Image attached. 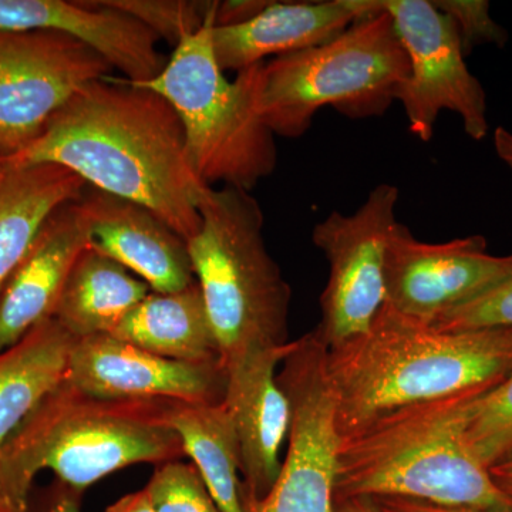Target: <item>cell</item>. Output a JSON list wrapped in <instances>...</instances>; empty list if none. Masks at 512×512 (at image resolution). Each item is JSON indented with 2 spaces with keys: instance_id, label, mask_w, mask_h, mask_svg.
<instances>
[{
  "instance_id": "obj_21",
  "label": "cell",
  "mask_w": 512,
  "mask_h": 512,
  "mask_svg": "<svg viewBox=\"0 0 512 512\" xmlns=\"http://www.w3.org/2000/svg\"><path fill=\"white\" fill-rule=\"evenodd\" d=\"M74 339L55 318L0 352V450L66 379Z\"/></svg>"
},
{
  "instance_id": "obj_10",
  "label": "cell",
  "mask_w": 512,
  "mask_h": 512,
  "mask_svg": "<svg viewBox=\"0 0 512 512\" xmlns=\"http://www.w3.org/2000/svg\"><path fill=\"white\" fill-rule=\"evenodd\" d=\"M392 18L409 59V77L397 92L409 130L423 143L434 136L443 110L457 113L473 140L487 136V99L468 70L456 22L430 0H373Z\"/></svg>"
},
{
  "instance_id": "obj_36",
  "label": "cell",
  "mask_w": 512,
  "mask_h": 512,
  "mask_svg": "<svg viewBox=\"0 0 512 512\" xmlns=\"http://www.w3.org/2000/svg\"><path fill=\"white\" fill-rule=\"evenodd\" d=\"M0 512H5V511H3L2 500H0Z\"/></svg>"
},
{
  "instance_id": "obj_22",
  "label": "cell",
  "mask_w": 512,
  "mask_h": 512,
  "mask_svg": "<svg viewBox=\"0 0 512 512\" xmlns=\"http://www.w3.org/2000/svg\"><path fill=\"white\" fill-rule=\"evenodd\" d=\"M150 291L124 266L89 247L74 262L53 318L74 339L106 335Z\"/></svg>"
},
{
  "instance_id": "obj_28",
  "label": "cell",
  "mask_w": 512,
  "mask_h": 512,
  "mask_svg": "<svg viewBox=\"0 0 512 512\" xmlns=\"http://www.w3.org/2000/svg\"><path fill=\"white\" fill-rule=\"evenodd\" d=\"M433 3L456 22L466 55L483 43L504 46L507 42V32L491 19L490 3L484 0H441Z\"/></svg>"
},
{
  "instance_id": "obj_27",
  "label": "cell",
  "mask_w": 512,
  "mask_h": 512,
  "mask_svg": "<svg viewBox=\"0 0 512 512\" xmlns=\"http://www.w3.org/2000/svg\"><path fill=\"white\" fill-rule=\"evenodd\" d=\"M431 325L448 332L512 328V276L476 298L441 313Z\"/></svg>"
},
{
  "instance_id": "obj_20",
  "label": "cell",
  "mask_w": 512,
  "mask_h": 512,
  "mask_svg": "<svg viewBox=\"0 0 512 512\" xmlns=\"http://www.w3.org/2000/svg\"><path fill=\"white\" fill-rule=\"evenodd\" d=\"M109 335L167 359L221 362L217 336L198 282L183 291L148 293Z\"/></svg>"
},
{
  "instance_id": "obj_2",
  "label": "cell",
  "mask_w": 512,
  "mask_h": 512,
  "mask_svg": "<svg viewBox=\"0 0 512 512\" xmlns=\"http://www.w3.org/2000/svg\"><path fill=\"white\" fill-rule=\"evenodd\" d=\"M339 436L412 404L480 394L512 372V328L448 332L384 302L362 335L328 349Z\"/></svg>"
},
{
  "instance_id": "obj_1",
  "label": "cell",
  "mask_w": 512,
  "mask_h": 512,
  "mask_svg": "<svg viewBox=\"0 0 512 512\" xmlns=\"http://www.w3.org/2000/svg\"><path fill=\"white\" fill-rule=\"evenodd\" d=\"M19 164H57L87 187L136 202L185 241L201 228L208 185L188 163L183 124L160 94L106 77L84 86L42 133L13 154Z\"/></svg>"
},
{
  "instance_id": "obj_4",
  "label": "cell",
  "mask_w": 512,
  "mask_h": 512,
  "mask_svg": "<svg viewBox=\"0 0 512 512\" xmlns=\"http://www.w3.org/2000/svg\"><path fill=\"white\" fill-rule=\"evenodd\" d=\"M474 396L402 407L340 437L335 498L400 497L512 511V500L464 440V406Z\"/></svg>"
},
{
  "instance_id": "obj_11",
  "label": "cell",
  "mask_w": 512,
  "mask_h": 512,
  "mask_svg": "<svg viewBox=\"0 0 512 512\" xmlns=\"http://www.w3.org/2000/svg\"><path fill=\"white\" fill-rule=\"evenodd\" d=\"M111 70L94 50L63 33L0 29V154L32 143L74 94Z\"/></svg>"
},
{
  "instance_id": "obj_15",
  "label": "cell",
  "mask_w": 512,
  "mask_h": 512,
  "mask_svg": "<svg viewBox=\"0 0 512 512\" xmlns=\"http://www.w3.org/2000/svg\"><path fill=\"white\" fill-rule=\"evenodd\" d=\"M0 29L53 30L73 37L134 84L156 79L165 66L158 37L133 16L103 2L0 0Z\"/></svg>"
},
{
  "instance_id": "obj_14",
  "label": "cell",
  "mask_w": 512,
  "mask_h": 512,
  "mask_svg": "<svg viewBox=\"0 0 512 512\" xmlns=\"http://www.w3.org/2000/svg\"><path fill=\"white\" fill-rule=\"evenodd\" d=\"M291 345L292 340L256 349L225 367L224 403L241 448L242 505L265 498L281 473L279 451L289 434L291 406L276 380V369Z\"/></svg>"
},
{
  "instance_id": "obj_32",
  "label": "cell",
  "mask_w": 512,
  "mask_h": 512,
  "mask_svg": "<svg viewBox=\"0 0 512 512\" xmlns=\"http://www.w3.org/2000/svg\"><path fill=\"white\" fill-rule=\"evenodd\" d=\"M104 512H156L146 488L121 497L119 501L111 504Z\"/></svg>"
},
{
  "instance_id": "obj_9",
  "label": "cell",
  "mask_w": 512,
  "mask_h": 512,
  "mask_svg": "<svg viewBox=\"0 0 512 512\" xmlns=\"http://www.w3.org/2000/svg\"><path fill=\"white\" fill-rule=\"evenodd\" d=\"M399 197L396 185H377L359 210L330 212L313 228V244L329 264L320 295L322 318L313 333L328 349L365 333L386 302L384 259L399 222Z\"/></svg>"
},
{
  "instance_id": "obj_35",
  "label": "cell",
  "mask_w": 512,
  "mask_h": 512,
  "mask_svg": "<svg viewBox=\"0 0 512 512\" xmlns=\"http://www.w3.org/2000/svg\"><path fill=\"white\" fill-rule=\"evenodd\" d=\"M494 147L497 156L512 170V133L503 127H498L494 133Z\"/></svg>"
},
{
  "instance_id": "obj_29",
  "label": "cell",
  "mask_w": 512,
  "mask_h": 512,
  "mask_svg": "<svg viewBox=\"0 0 512 512\" xmlns=\"http://www.w3.org/2000/svg\"><path fill=\"white\" fill-rule=\"evenodd\" d=\"M269 2L261 0H229V2H218L217 15H215V26H232L238 23L247 22L255 18L258 13L268 6Z\"/></svg>"
},
{
  "instance_id": "obj_16",
  "label": "cell",
  "mask_w": 512,
  "mask_h": 512,
  "mask_svg": "<svg viewBox=\"0 0 512 512\" xmlns=\"http://www.w3.org/2000/svg\"><path fill=\"white\" fill-rule=\"evenodd\" d=\"M79 202L90 247L137 274L151 291L173 293L197 282L187 241L154 212L90 187Z\"/></svg>"
},
{
  "instance_id": "obj_23",
  "label": "cell",
  "mask_w": 512,
  "mask_h": 512,
  "mask_svg": "<svg viewBox=\"0 0 512 512\" xmlns=\"http://www.w3.org/2000/svg\"><path fill=\"white\" fill-rule=\"evenodd\" d=\"M167 421L222 512H244L241 448L234 421L221 403L174 402Z\"/></svg>"
},
{
  "instance_id": "obj_30",
  "label": "cell",
  "mask_w": 512,
  "mask_h": 512,
  "mask_svg": "<svg viewBox=\"0 0 512 512\" xmlns=\"http://www.w3.org/2000/svg\"><path fill=\"white\" fill-rule=\"evenodd\" d=\"M380 512H512V511H481L471 508L443 507L424 503V501L410 500L400 497H377L373 498Z\"/></svg>"
},
{
  "instance_id": "obj_33",
  "label": "cell",
  "mask_w": 512,
  "mask_h": 512,
  "mask_svg": "<svg viewBox=\"0 0 512 512\" xmlns=\"http://www.w3.org/2000/svg\"><path fill=\"white\" fill-rule=\"evenodd\" d=\"M494 484L512 500V454L488 468Z\"/></svg>"
},
{
  "instance_id": "obj_31",
  "label": "cell",
  "mask_w": 512,
  "mask_h": 512,
  "mask_svg": "<svg viewBox=\"0 0 512 512\" xmlns=\"http://www.w3.org/2000/svg\"><path fill=\"white\" fill-rule=\"evenodd\" d=\"M80 500H82V494L57 481L56 487H53L47 495L45 505L40 512H82Z\"/></svg>"
},
{
  "instance_id": "obj_18",
  "label": "cell",
  "mask_w": 512,
  "mask_h": 512,
  "mask_svg": "<svg viewBox=\"0 0 512 512\" xmlns=\"http://www.w3.org/2000/svg\"><path fill=\"white\" fill-rule=\"evenodd\" d=\"M355 0L269 2L255 18L214 26L212 47L224 72L248 69L269 56L311 49L342 35L359 18Z\"/></svg>"
},
{
  "instance_id": "obj_19",
  "label": "cell",
  "mask_w": 512,
  "mask_h": 512,
  "mask_svg": "<svg viewBox=\"0 0 512 512\" xmlns=\"http://www.w3.org/2000/svg\"><path fill=\"white\" fill-rule=\"evenodd\" d=\"M86 190L62 165L19 164L0 154V295L46 221Z\"/></svg>"
},
{
  "instance_id": "obj_7",
  "label": "cell",
  "mask_w": 512,
  "mask_h": 512,
  "mask_svg": "<svg viewBox=\"0 0 512 512\" xmlns=\"http://www.w3.org/2000/svg\"><path fill=\"white\" fill-rule=\"evenodd\" d=\"M360 16L323 45L265 62L259 114L275 136L301 137L323 107L352 120L379 117L409 77L392 18L362 0Z\"/></svg>"
},
{
  "instance_id": "obj_24",
  "label": "cell",
  "mask_w": 512,
  "mask_h": 512,
  "mask_svg": "<svg viewBox=\"0 0 512 512\" xmlns=\"http://www.w3.org/2000/svg\"><path fill=\"white\" fill-rule=\"evenodd\" d=\"M464 440L474 457L490 468L512 454V372L493 389L464 406Z\"/></svg>"
},
{
  "instance_id": "obj_13",
  "label": "cell",
  "mask_w": 512,
  "mask_h": 512,
  "mask_svg": "<svg viewBox=\"0 0 512 512\" xmlns=\"http://www.w3.org/2000/svg\"><path fill=\"white\" fill-rule=\"evenodd\" d=\"M66 380L99 399L221 403L227 373L221 362L167 359L106 333L74 340Z\"/></svg>"
},
{
  "instance_id": "obj_6",
  "label": "cell",
  "mask_w": 512,
  "mask_h": 512,
  "mask_svg": "<svg viewBox=\"0 0 512 512\" xmlns=\"http://www.w3.org/2000/svg\"><path fill=\"white\" fill-rule=\"evenodd\" d=\"M217 6L201 30L174 47L156 79L137 86L163 96L177 113L198 180L251 192L278 163L275 134L259 114L265 62L225 77L212 47Z\"/></svg>"
},
{
  "instance_id": "obj_12",
  "label": "cell",
  "mask_w": 512,
  "mask_h": 512,
  "mask_svg": "<svg viewBox=\"0 0 512 512\" xmlns=\"http://www.w3.org/2000/svg\"><path fill=\"white\" fill-rule=\"evenodd\" d=\"M510 276L512 255L488 254L481 235L429 244L397 222L384 259V295L396 311L431 323Z\"/></svg>"
},
{
  "instance_id": "obj_5",
  "label": "cell",
  "mask_w": 512,
  "mask_h": 512,
  "mask_svg": "<svg viewBox=\"0 0 512 512\" xmlns=\"http://www.w3.org/2000/svg\"><path fill=\"white\" fill-rule=\"evenodd\" d=\"M201 228L187 241L222 366L289 340L291 286L266 248L264 212L251 192L207 187Z\"/></svg>"
},
{
  "instance_id": "obj_25",
  "label": "cell",
  "mask_w": 512,
  "mask_h": 512,
  "mask_svg": "<svg viewBox=\"0 0 512 512\" xmlns=\"http://www.w3.org/2000/svg\"><path fill=\"white\" fill-rule=\"evenodd\" d=\"M110 6L143 23L158 39L174 47L194 35L207 22L215 2L191 0H103Z\"/></svg>"
},
{
  "instance_id": "obj_26",
  "label": "cell",
  "mask_w": 512,
  "mask_h": 512,
  "mask_svg": "<svg viewBox=\"0 0 512 512\" xmlns=\"http://www.w3.org/2000/svg\"><path fill=\"white\" fill-rule=\"evenodd\" d=\"M144 488L156 512H222L194 464H160Z\"/></svg>"
},
{
  "instance_id": "obj_3",
  "label": "cell",
  "mask_w": 512,
  "mask_h": 512,
  "mask_svg": "<svg viewBox=\"0 0 512 512\" xmlns=\"http://www.w3.org/2000/svg\"><path fill=\"white\" fill-rule=\"evenodd\" d=\"M173 400H107L63 380L0 450L5 512H29L40 471L83 494L101 478L134 464L187 456L168 424Z\"/></svg>"
},
{
  "instance_id": "obj_17",
  "label": "cell",
  "mask_w": 512,
  "mask_h": 512,
  "mask_svg": "<svg viewBox=\"0 0 512 512\" xmlns=\"http://www.w3.org/2000/svg\"><path fill=\"white\" fill-rule=\"evenodd\" d=\"M90 242L79 201L63 205L46 221L0 295V352L53 318L67 276Z\"/></svg>"
},
{
  "instance_id": "obj_8",
  "label": "cell",
  "mask_w": 512,
  "mask_h": 512,
  "mask_svg": "<svg viewBox=\"0 0 512 512\" xmlns=\"http://www.w3.org/2000/svg\"><path fill=\"white\" fill-rule=\"evenodd\" d=\"M326 357L315 333L292 340L276 375L291 406L288 453L274 487L244 512H335L340 436Z\"/></svg>"
},
{
  "instance_id": "obj_34",
  "label": "cell",
  "mask_w": 512,
  "mask_h": 512,
  "mask_svg": "<svg viewBox=\"0 0 512 512\" xmlns=\"http://www.w3.org/2000/svg\"><path fill=\"white\" fill-rule=\"evenodd\" d=\"M335 512H380L375 500L370 497L335 498Z\"/></svg>"
}]
</instances>
